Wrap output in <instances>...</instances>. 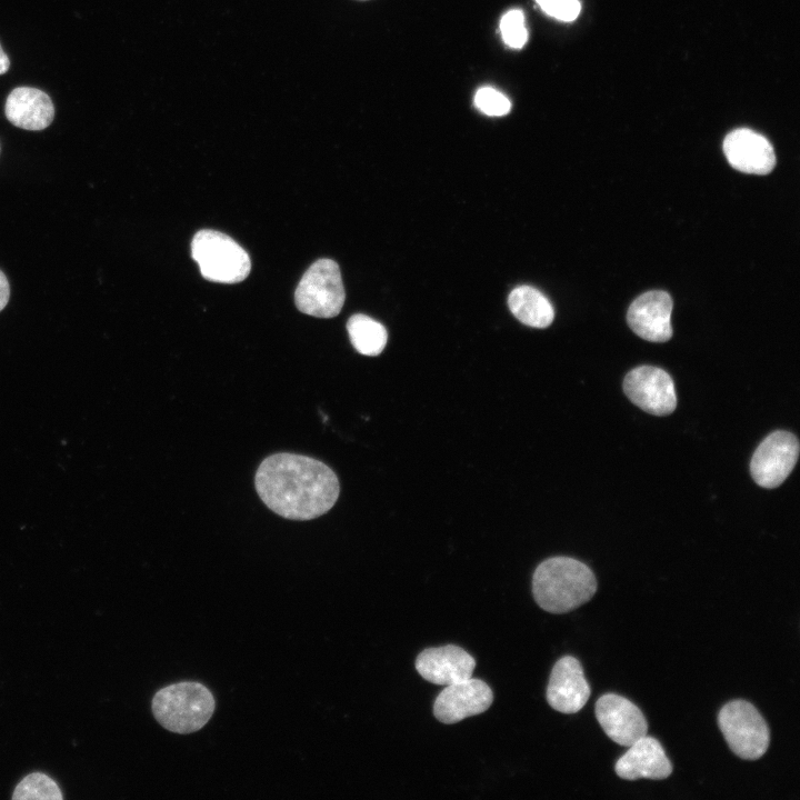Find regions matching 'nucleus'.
I'll use <instances>...</instances> for the list:
<instances>
[{"instance_id": "nucleus-1", "label": "nucleus", "mask_w": 800, "mask_h": 800, "mask_svg": "<svg viewBox=\"0 0 800 800\" xmlns=\"http://www.w3.org/2000/svg\"><path fill=\"white\" fill-rule=\"evenodd\" d=\"M254 483L264 504L291 520L324 514L340 492L338 477L327 464L288 452L266 458L257 470Z\"/></svg>"}, {"instance_id": "nucleus-2", "label": "nucleus", "mask_w": 800, "mask_h": 800, "mask_svg": "<svg viewBox=\"0 0 800 800\" xmlns=\"http://www.w3.org/2000/svg\"><path fill=\"white\" fill-rule=\"evenodd\" d=\"M597 591V580L583 562L569 557L542 561L532 577L536 602L551 613H564L588 602Z\"/></svg>"}, {"instance_id": "nucleus-3", "label": "nucleus", "mask_w": 800, "mask_h": 800, "mask_svg": "<svg viewBox=\"0 0 800 800\" xmlns=\"http://www.w3.org/2000/svg\"><path fill=\"white\" fill-rule=\"evenodd\" d=\"M216 708L212 692L202 683L182 681L156 692L151 709L156 720L167 730L188 734L200 730Z\"/></svg>"}, {"instance_id": "nucleus-4", "label": "nucleus", "mask_w": 800, "mask_h": 800, "mask_svg": "<svg viewBox=\"0 0 800 800\" xmlns=\"http://www.w3.org/2000/svg\"><path fill=\"white\" fill-rule=\"evenodd\" d=\"M191 254L202 277L222 283L244 280L251 270L246 250L229 236L216 230L198 231L191 242Z\"/></svg>"}, {"instance_id": "nucleus-5", "label": "nucleus", "mask_w": 800, "mask_h": 800, "mask_svg": "<svg viewBox=\"0 0 800 800\" xmlns=\"http://www.w3.org/2000/svg\"><path fill=\"white\" fill-rule=\"evenodd\" d=\"M719 728L734 754L744 760H757L768 750L770 731L767 722L746 700H732L718 713Z\"/></svg>"}, {"instance_id": "nucleus-6", "label": "nucleus", "mask_w": 800, "mask_h": 800, "mask_svg": "<svg viewBox=\"0 0 800 800\" xmlns=\"http://www.w3.org/2000/svg\"><path fill=\"white\" fill-rule=\"evenodd\" d=\"M346 299L339 266L331 259L316 261L302 276L294 293L297 308L306 314L332 318Z\"/></svg>"}, {"instance_id": "nucleus-7", "label": "nucleus", "mask_w": 800, "mask_h": 800, "mask_svg": "<svg viewBox=\"0 0 800 800\" xmlns=\"http://www.w3.org/2000/svg\"><path fill=\"white\" fill-rule=\"evenodd\" d=\"M799 456V441L788 431L770 433L756 449L750 472L757 484L772 489L780 486L792 471Z\"/></svg>"}, {"instance_id": "nucleus-8", "label": "nucleus", "mask_w": 800, "mask_h": 800, "mask_svg": "<svg viewBox=\"0 0 800 800\" xmlns=\"http://www.w3.org/2000/svg\"><path fill=\"white\" fill-rule=\"evenodd\" d=\"M623 390L632 403L650 414L667 416L677 407L673 380L657 367L641 366L629 371Z\"/></svg>"}, {"instance_id": "nucleus-9", "label": "nucleus", "mask_w": 800, "mask_h": 800, "mask_svg": "<svg viewBox=\"0 0 800 800\" xmlns=\"http://www.w3.org/2000/svg\"><path fill=\"white\" fill-rule=\"evenodd\" d=\"M493 693L480 679L468 678L444 687L433 704L434 717L443 723H457L480 714L491 706Z\"/></svg>"}, {"instance_id": "nucleus-10", "label": "nucleus", "mask_w": 800, "mask_h": 800, "mask_svg": "<svg viewBox=\"0 0 800 800\" xmlns=\"http://www.w3.org/2000/svg\"><path fill=\"white\" fill-rule=\"evenodd\" d=\"M594 710L604 733L622 747H630L647 734L648 722L642 711L622 696L616 693L601 696L596 702Z\"/></svg>"}, {"instance_id": "nucleus-11", "label": "nucleus", "mask_w": 800, "mask_h": 800, "mask_svg": "<svg viewBox=\"0 0 800 800\" xmlns=\"http://www.w3.org/2000/svg\"><path fill=\"white\" fill-rule=\"evenodd\" d=\"M672 299L666 291H648L629 307L627 320L632 331L651 342H664L672 337Z\"/></svg>"}, {"instance_id": "nucleus-12", "label": "nucleus", "mask_w": 800, "mask_h": 800, "mask_svg": "<svg viewBox=\"0 0 800 800\" xmlns=\"http://www.w3.org/2000/svg\"><path fill=\"white\" fill-rule=\"evenodd\" d=\"M590 687L578 659L571 656L560 658L552 668L547 687V701L562 713L581 710L590 697Z\"/></svg>"}, {"instance_id": "nucleus-13", "label": "nucleus", "mask_w": 800, "mask_h": 800, "mask_svg": "<svg viewBox=\"0 0 800 800\" xmlns=\"http://www.w3.org/2000/svg\"><path fill=\"white\" fill-rule=\"evenodd\" d=\"M723 152L732 168L751 174H768L776 166V156L770 142L761 134L740 128L731 131L723 140Z\"/></svg>"}, {"instance_id": "nucleus-14", "label": "nucleus", "mask_w": 800, "mask_h": 800, "mask_svg": "<svg viewBox=\"0 0 800 800\" xmlns=\"http://www.w3.org/2000/svg\"><path fill=\"white\" fill-rule=\"evenodd\" d=\"M474 667L471 654L454 644L424 649L416 660V669L423 679L444 687L471 678Z\"/></svg>"}, {"instance_id": "nucleus-15", "label": "nucleus", "mask_w": 800, "mask_h": 800, "mask_svg": "<svg viewBox=\"0 0 800 800\" xmlns=\"http://www.w3.org/2000/svg\"><path fill=\"white\" fill-rule=\"evenodd\" d=\"M616 773L624 780H660L672 772V764L661 743L647 734L634 741L616 762Z\"/></svg>"}, {"instance_id": "nucleus-16", "label": "nucleus", "mask_w": 800, "mask_h": 800, "mask_svg": "<svg viewBox=\"0 0 800 800\" xmlns=\"http://www.w3.org/2000/svg\"><path fill=\"white\" fill-rule=\"evenodd\" d=\"M4 111L12 124L26 130H42L52 122L54 116L49 96L29 87L13 89L7 98Z\"/></svg>"}, {"instance_id": "nucleus-17", "label": "nucleus", "mask_w": 800, "mask_h": 800, "mask_svg": "<svg viewBox=\"0 0 800 800\" xmlns=\"http://www.w3.org/2000/svg\"><path fill=\"white\" fill-rule=\"evenodd\" d=\"M508 304L513 316L533 328H547L554 312L550 301L537 289L521 286L511 291Z\"/></svg>"}, {"instance_id": "nucleus-18", "label": "nucleus", "mask_w": 800, "mask_h": 800, "mask_svg": "<svg viewBox=\"0 0 800 800\" xmlns=\"http://www.w3.org/2000/svg\"><path fill=\"white\" fill-rule=\"evenodd\" d=\"M350 341L363 356L380 354L388 340L384 327L366 314H354L347 323Z\"/></svg>"}, {"instance_id": "nucleus-19", "label": "nucleus", "mask_w": 800, "mask_h": 800, "mask_svg": "<svg viewBox=\"0 0 800 800\" xmlns=\"http://www.w3.org/2000/svg\"><path fill=\"white\" fill-rule=\"evenodd\" d=\"M14 800H61L63 794L57 782L41 772L26 776L14 788Z\"/></svg>"}, {"instance_id": "nucleus-20", "label": "nucleus", "mask_w": 800, "mask_h": 800, "mask_svg": "<svg viewBox=\"0 0 800 800\" xmlns=\"http://www.w3.org/2000/svg\"><path fill=\"white\" fill-rule=\"evenodd\" d=\"M500 31L504 42L516 49L522 48L528 40L524 16L521 10L508 11L500 21Z\"/></svg>"}, {"instance_id": "nucleus-21", "label": "nucleus", "mask_w": 800, "mask_h": 800, "mask_svg": "<svg viewBox=\"0 0 800 800\" xmlns=\"http://www.w3.org/2000/svg\"><path fill=\"white\" fill-rule=\"evenodd\" d=\"M477 108L484 114L499 117L510 111L509 99L493 88H480L474 97Z\"/></svg>"}, {"instance_id": "nucleus-22", "label": "nucleus", "mask_w": 800, "mask_h": 800, "mask_svg": "<svg viewBox=\"0 0 800 800\" xmlns=\"http://www.w3.org/2000/svg\"><path fill=\"white\" fill-rule=\"evenodd\" d=\"M548 14L561 21L574 20L581 9L579 0H536Z\"/></svg>"}, {"instance_id": "nucleus-23", "label": "nucleus", "mask_w": 800, "mask_h": 800, "mask_svg": "<svg viewBox=\"0 0 800 800\" xmlns=\"http://www.w3.org/2000/svg\"><path fill=\"white\" fill-rule=\"evenodd\" d=\"M10 297L9 282L4 273L0 270V311L7 306Z\"/></svg>"}, {"instance_id": "nucleus-24", "label": "nucleus", "mask_w": 800, "mask_h": 800, "mask_svg": "<svg viewBox=\"0 0 800 800\" xmlns=\"http://www.w3.org/2000/svg\"><path fill=\"white\" fill-rule=\"evenodd\" d=\"M9 66H10L9 58L0 44V74L6 73L9 69Z\"/></svg>"}]
</instances>
